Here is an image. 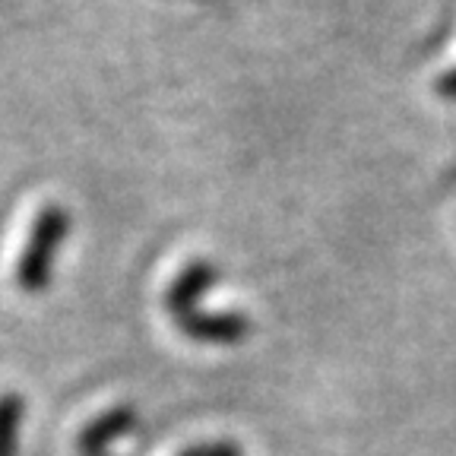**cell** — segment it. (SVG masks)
<instances>
[{
    "instance_id": "obj_2",
    "label": "cell",
    "mask_w": 456,
    "mask_h": 456,
    "mask_svg": "<svg viewBox=\"0 0 456 456\" xmlns=\"http://www.w3.org/2000/svg\"><path fill=\"white\" fill-rule=\"evenodd\" d=\"M134 428H136V409L130 406V403H121V406L95 415V419L79 431V441H77L79 456L108 453V447H111L114 441L127 437Z\"/></svg>"
},
{
    "instance_id": "obj_3",
    "label": "cell",
    "mask_w": 456,
    "mask_h": 456,
    "mask_svg": "<svg viewBox=\"0 0 456 456\" xmlns=\"http://www.w3.org/2000/svg\"><path fill=\"white\" fill-rule=\"evenodd\" d=\"M213 279H216V270L209 264H200V260L191 264L175 282L168 285V292H165V307H168L171 314H178V317L191 314L193 301L207 292L209 285H213Z\"/></svg>"
},
{
    "instance_id": "obj_1",
    "label": "cell",
    "mask_w": 456,
    "mask_h": 456,
    "mask_svg": "<svg viewBox=\"0 0 456 456\" xmlns=\"http://www.w3.org/2000/svg\"><path fill=\"white\" fill-rule=\"evenodd\" d=\"M67 232H70V216H67V209L61 203H48V207L38 209L32 232H28V241L22 244V254L16 260L13 279L20 285V292L38 295L48 289L57 250L64 244Z\"/></svg>"
},
{
    "instance_id": "obj_5",
    "label": "cell",
    "mask_w": 456,
    "mask_h": 456,
    "mask_svg": "<svg viewBox=\"0 0 456 456\" xmlns=\"http://www.w3.org/2000/svg\"><path fill=\"white\" fill-rule=\"evenodd\" d=\"M22 415H26V399L20 393H0V456H16L20 450Z\"/></svg>"
},
{
    "instance_id": "obj_7",
    "label": "cell",
    "mask_w": 456,
    "mask_h": 456,
    "mask_svg": "<svg viewBox=\"0 0 456 456\" xmlns=\"http://www.w3.org/2000/svg\"><path fill=\"white\" fill-rule=\"evenodd\" d=\"M89 456H111V453H89Z\"/></svg>"
},
{
    "instance_id": "obj_6",
    "label": "cell",
    "mask_w": 456,
    "mask_h": 456,
    "mask_svg": "<svg viewBox=\"0 0 456 456\" xmlns=\"http://www.w3.org/2000/svg\"><path fill=\"white\" fill-rule=\"evenodd\" d=\"M435 89L444 99H456V67H450V70H444L441 77H437Z\"/></svg>"
},
{
    "instance_id": "obj_4",
    "label": "cell",
    "mask_w": 456,
    "mask_h": 456,
    "mask_svg": "<svg viewBox=\"0 0 456 456\" xmlns=\"http://www.w3.org/2000/svg\"><path fill=\"white\" fill-rule=\"evenodd\" d=\"M181 330L193 339H235L241 333V321L232 317V314H184L178 317Z\"/></svg>"
}]
</instances>
